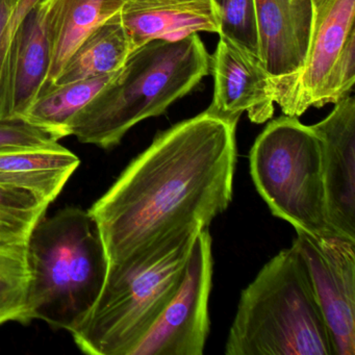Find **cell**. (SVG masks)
I'll return each mask as SVG.
<instances>
[{"label": "cell", "mask_w": 355, "mask_h": 355, "mask_svg": "<svg viewBox=\"0 0 355 355\" xmlns=\"http://www.w3.org/2000/svg\"><path fill=\"white\" fill-rule=\"evenodd\" d=\"M236 123L203 112L155 137L89 213L118 271L230 207Z\"/></svg>", "instance_id": "6da1fadb"}, {"label": "cell", "mask_w": 355, "mask_h": 355, "mask_svg": "<svg viewBox=\"0 0 355 355\" xmlns=\"http://www.w3.org/2000/svg\"><path fill=\"white\" fill-rule=\"evenodd\" d=\"M211 73V55L198 34L153 40L135 49L115 78L68 128L84 144L111 149L137 124L157 117Z\"/></svg>", "instance_id": "7a4b0ae2"}, {"label": "cell", "mask_w": 355, "mask_h": 355, "mask_svg": "<svg viewBox=\"0 0 355 355\" xmlns=\"http://www.w3.org/2000/svg\"><path fill=\"white\" fill-rule=\"evenodd\" d=\"M28 315L71 332L88 315L107 279L105 245L88 209L66 207L39 221L26 245Z\"/></svg>", "instance_id": "3957f363"}, {"label": "cell", "mask_w": 355, "mask_h": 355, "mask_svg": "<svg viewBox=\"0 0 355 355\" xmlns=\"http://www.w3.org/2000/svg\"><path fill=\"white\" fill-rule=\"evenodd\" d=\"M226 355H334L306 263L294 245L243 290Z\"/></svg>", "instance_id": "277c9868"}, {"label": "cell", "mask_w": 355, "mask_h": 355, "mask_svg": "<svg viewBox=\"0 0 355 355\" xmlns=\"http://www.w3.org/2000/svg\"><path fill=\"white\" fill-rule=\"evenodd\" d=\"M195 227L113 273L88 315L70 332L80 350L92 355H132L180 290Z\"/></svg>", "instance_id": "5b68a950"}, {"label": "cell", "mask_w": 355, "mask_h": 355, "mask_svg": "<svg viewBox=\"0 0 355 355\" xmlns=\"http://www.w3.org/2000/svg\"><path fill=\"white\" fill-rule=\"evenodd\" d=\"M249 161L257 192L275 217L296 232L336 236L326 211L321 142L311 126L291 116L272 120L255 140Z\"/></svg>", "instance_id": "8992f818"}, {"label": "cell", "mask_w": 355, "mask_h": 355, "mask_svg": "<svg viewBox=\"0 0 355 355\" xmlns=\"http://www.w3.org/2000/svg\"><path fill=\"white\" fill-rule=\"evenodd\" d=\"M311 42L297 84V117L336 105L355 83V0H313Z\"/></svg>", "instance_id": "52a82bcc"}, {"label": "cell", "mask_w": 355, "mask_h": 355, "mask_svg": "<svg viewBox=\"0 0 355 355\" xmlns=\"http://www.w3.org/2000/svg\"><path fill=\"white\" fill-rule=\"evenodd\" d=\"M213 240L199 230L180 290L132 355H202L209 332Z\"/></svg>", "instance_id": "ba28073f"}, {"label": "cell", "mask_w": 355, "mask_h": 355, "mask_svg": "<svg viewBox=\"0 0 355 355\" xmlns=\"http://www.w3.org/2000/svg\"><path fill=\"white\" fill-rule=\"evenodd\" d=\"M296 234L293 245L306 263L334 355H355V241Z\"/></svg>", "instance_id": "9c48e42d"}, {"label": "cell", "mask_w": 355, "mask_h": 355, "mask_svg": "<svg viewBox=\"0 0 355 355\" xmlns=\"http://www.w3.org/2000/svg\"><path fill=\"white\" fill-rule=\"evenodd\" d=\"M255 7L261 63L275 103L284 115L297 117V84L311 42L313 0H255Z\"/></svg>", "instance_id": "30bf717a"}, {"label": "cell", "mask_w": 355, "mask_h": 355, "mask_svg": "<svg viewBox=\"0 0 355 355\" xmlns=\"http://www.w3.org/2000/svg\"><path fill=\"white\" fill-rule=\"evenodd\" d=\"M322 147L326 211L336 236L355 241V99L347 95L311 125Z\"/></svg>", "instance_id": "8fae6325"}, {"label": "cell", "mask_w": 355, "mask_h": 355, "mask_svg": "<svg viewBox=\"0 0 355 355\" xmlns=\"http://www.w3.org/2000/svg\"><path fill=\"white\" fill-rule=\"evenodd\" d=\"M41 0L14 32L0 80V120H22L46 86L51 68L49 13Z\"/></svg>", "instance_id": "7c38bea8"}, {"label": "cell", "mask_w": 355, "mask_h": 355, "mask_svg": "<svg viewBox=\"0 0 355 355\" xmlns=\"http://www.w3.org/2000/svg\"><path fill=\"white\" fill-rule=\"evenodd\" d=\"M211 73L215 89L207 113L236 124L244 113L253 123L271 119L275 97L261 61L220 36L215 53L211 55Z\"/></svg>", "instance_id": "4fadbf2b"}, {"label": "cell", "mask_w": 355, "mask_h": 355, "mask_svg": "<svg viewBox=\"0 0 355 355\" xmlns=\"http://www.w3.org/2000/svg\"><path fill=\"white\" fill-rule=\"evenodd\" d=\"M120 18L132 53L153 40H178L201 32L219 34L213 0H126Z\"/></svg>", "instance_id": "5bb4252c"}, {"label": "cell", "mask_w": 355, "mask_h": 355, "mask_svg": "<svg viewBox=\"0 0 355 355\" xmlns=\"http://www.w3.org/2000/svg\"><path fill=\"white\" fill-rule=\"evenodd\" d=\"M80 165V157L60 143L0 153V186L26 191L51 205Z\"/></svg>", "instance_id": "9a60e30c"}, {"label": "cell", "mask_w": 355, "mask_h": 355, "mask_svg": "<svg viewBox=\"0 0 355 355\" xmlns=\"http://www.w3.org/2000/svg\"><path fill=\"white\" fill-rule=\"evenodd\" d=\"M126 0H53L49 13L51 68L46 86L59 78L80 43L119 13Z\"/></svg>", "instance_id": "2e32d148"}, {"label": "cell", "mask_w": 355, "mask_h": 355, "mask_svg": "<svg viewBox=\"0 0 355 355\" xmlns=\"http://www.w3.org/2000/svg\"><path fill=\"white\" fill-rule=\"evenodd\" d=\"M132 53L119 13L95 28L69 58L53 85L98 78L119 71Z\"/></svg>", "instance_id": "e0dca14e"}, {"label": "cell", "mask_w": 355, "mask_h": 355, "mask_svg": "<svg viewBox=\"0 0 355 355\" xmlns=\"http://www.w3.org/2000/svg\"><path fill=\"white\" fill-rule=\"evenodd\" d=\"M117 72L67 84L45 86L22 120L46 130L55 140L69 137L68 128L74 116L115 78Z\"/></svg>", "instance_id": "ac0fdd59"}, {"label": "cell", "mask_w": 355, "mask_h": 355, "mask_svg": "<svg viewBox=\"0 0 355 355\" xmlns=\"http://www.w3.org/2000/svg\"><path fill=\"white\" fill-rule=\"evenodd\" d=\"M30 282L26 246L0 245V326L9 322L28 325Z\"/></svg>", "instance_id": "d6986e66"}, {"label": "cell", "mask_w": 355, "mask_h": 355, "mask_svg": "<svg viewBox=\"0 0 355 355\" xmlns=\"http://www.w3.org/2000/svg\"><path fill=\"white\" fill-rule=\"evenodd\" d=\"M49 207L31 193L0 186V245L26 246Z\"/></svg>", "instance_id": "ffe728a7"}, {"label": "cell", "mask_w": 355, "mask_h": 355, "mask_svg": "<svg viewBox=\"0 0 355 355\" xmlns=\"http://www.w3.org/2000/svg\"><path fill=\"white\" fill-rule=\"evenodd\" d=\"M219 20V36L261 61L255 0H213Z\"/></svg>", "instance_id": "44dd1931"}, {"label": "cell", "mask_w": 355, "mask_h": 355, "mask_svg": "<svg viewBox=\"0 0 355 355\" xmlns=\"http://www.w3.org/2000/svg\"><path fill=\"white\" fill-rule=\"evenodd\" d=\"M55 140L46 130L24 120H0V153L53 146Z\"/></svg>", "instance_id": "7402d4cb"}, {"label": "cell", "mask_w": 355, "mask_h": 355, "mask_svg": "<svg viewBox=\"0 0 355 355\" xmlns=\"http://www.w3.org/2000/svg\"><path fill=\"white\" fill-rule=\"evenodd\" d=\"M40 1L41 0H18L15 12L10 20L9 26L6 30L5 36L0 44V80L3 76V68H5L6 61H7L8 51H9L10 43H11L14 32L19 26L20 22L26 17V14Z\"/></svg>", "instance_id": "603a6c76"}, {"label": "cell", "mask_w": 355, "mask_h": 355, "mask_svg": "<svg viewBox=\"0 0 355 355\" xmlns=\"http://www.w3.org/2000/svg\"><path fill=\"white\" fill-rule=\"evenodd\" d=\"M18 0H0V44L6 34L10 20L15 12Z\"/></svg>", "instance_id": "cb8c5ba5"}]
</instances>
